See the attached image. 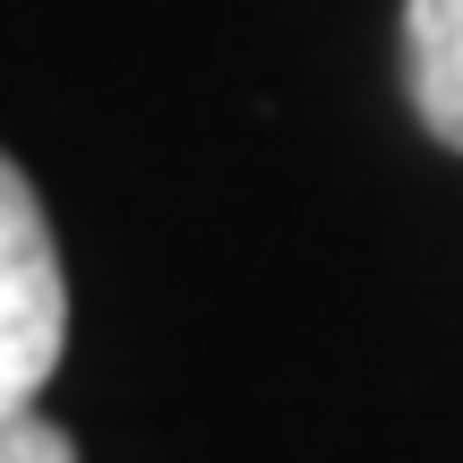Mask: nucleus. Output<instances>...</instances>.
<instances>
[{
    "label": "nucleus",
    "mask_w": 463,
    "mask_h": 463,
    "mask_svg": "<svg viewBox=\"0 0 463 463\" xmlns=\"http://www.w3.org/2000/svg\"><path fill=\"white\" fill-rule=\"evenodd\" d=\"M69 344V275L34 181L0 155V403H34Z\"/></svg>",
    "instance_id": "1"
},
{
    "label": "nucleus",
    "mask_w": 463,
    "mask_h": 463,
    "mask_svg": "<svg viewBox=\"0 0 463 463\" xmlns=\"http://www.w3.org/2000/svg\"><path fill=\"white\" fill-rule=\"evenodd\" d=\"M403 95L420 129L463 155V0H403Z\"/></svg>",
    "instance_id": "2"
},
{
    "label": "nucleus",
    "mask_w": 463,
    "mask_h": 463,
    "mask_svg": "<svg viewBox=\"0 0 463 463\" xmlns=\"http://www.w3.org/2000/svg\"><path fill=\"white\" fill-rule=\"evenodd\" d=\"M0 463H78V438L43 403H0Z\"/></svg>",
    "instance_id": "3"
}]
</instances>
